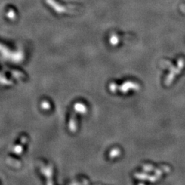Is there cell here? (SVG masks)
Listing matches in <instances>:
<instances>
[{
	"label": "cell",
	"instance_id": "6da1fadb",
	"mask_svg": "<svg viewBox=\"0 0 185 185\" xmlns=\"http://www.w3.org/2000/svg\"><path fill=\"white\" fill-rule=\"evenodd\" d=\"M112 42H113V43H114V44H117V42H118L117 37L113 36L112 38Z\"/></svg>",
	"mask_w": 185,
	"mask_h": 185
}]
</instances>
